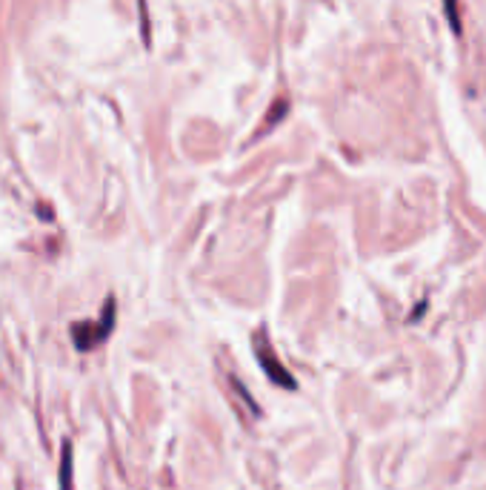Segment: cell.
Here are the masks:
<instances>
[{
	"label": "cell",
	"instance_id": "7a4b0ae2",
	"mask_svg": "<svg viewBox=\"0 0 486 490\" xmlns=\"http://www.w3.org/2000/svg\"><path fill=\"white\" fill-rule=\"evenodd\" d=\"M252 348H255V356H258V362H260L263 373L269 376V382L277 384V387H286V391H294L292 373L281 365V358H277V353L272 350V344H269L267 333H258V336L252 339Z\"/></svg>",
	"mask_w": 486,
	"mask_h": 490
},
{
	"label": "cell",
	"instance_id": "3957f363",
	"mask_svg": "<svg viewBox=\"0 0 486 490\" xmlns=\"http://www.w3.org/2000/svg\"><path fill=\"white\" fill-rule=\"evenodd\" d=\"M72 444H64V453H61V490H72Z\"/></svg>",
	"mask_w": 486,
	"mask_h": 490
},
{
	"label": "cell",
	"instance_id": "6da1fadb",
	"mask_svg": "<svg viewBox=\"0 0 486 490\" xmlns=\"http://www.w3.org/2000/svg\"><path fill=\"white\" fill-rule=\"evenodd\" d=\"M112 324H115V301H107L103 307V315L98 322H81V324H72V341L81 353L98 348L100 341H107V336L112 333Z\"/></svg>",
	"mask_w": 486,
	"mask_h": 490
}]
</instances>
